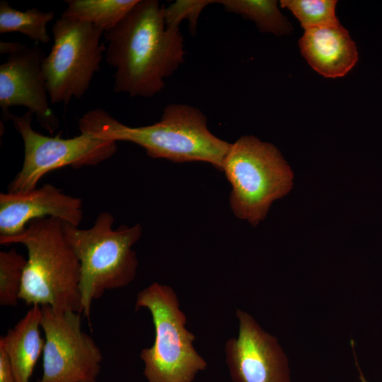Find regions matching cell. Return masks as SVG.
I'll list each match as a JSON object with an SVG mask.
<instances>
[{
  "instance_id": "23",
  "label": "cell",
  "mask_w": 382,
  "mask_h": 382,
  "mask_svg": "<svg viewBox=\"0 0 382 382\" xmlns=\"http://www.w3.org/2000/svg\"><path fill=\"white\" fill-rule=\"evenodd\" d=\"M358 369H359V378H360L361 382H369V381L366 379L364 375L363 374L361 370L359 369V366H358Z\"/></svg>"
},
{
  "instance_id": "11",
  "label": "cell",
  "mask_w": 382,
  "mask_h": 382,
  "mask_svg": "<svg viewBox=\"0 0 382 382\" xmlns=\"http://www.w3.org/2000/svg\"><path fill=\"white\" fill-rule=\"evenodd\" d=\"M45 57L38 46L21 47L8 54L0 65V107L2 117L8 120L12 106H24L36 115L41 126L52 133L58 120L49 105L46 80L42 71Z\"/></svg>"
},
{
  "instance_id": "3",
  "label": "cell",
  "mask_w": 382,
  "mask_h": 382,
  "mask_svg": "<svg viewBox=\"0 0 382 382\" xmlns=\"http://www.w3.org/2000/svg\"><path fill=\"white\" fill-rule=\"evenodd\" d=\"M0 243L22 244L27 250L21 300L81 314L80 262L65 238L62 221L33 220L22 233L0 236Z\"/></svg>"
},
{
  "instance_id": "16",
  "label": "cell",
  "mask_w": 382,
  "mask_h": 382,
  "mask_svg": "<svg viewBox=\"0 0 382 382\" xmlns=\"http://www.w3.org/2000/svg\"><path fill=\"white\" fill-rule=\"evenodd\" d=\"M224 10L253 21L260 31L281 36L290 33L291 25L274 0H219Z\"/></svg>"
},
{
  "instance_id": "6",
  "label": "cell",
  "mask_w": 382,
  "mask_h": 382,
  "mask_svg": "<svg viewBox=\"0 0 382 382\" xmlns=\"http://www.w3.org/2000/svg\"><path fill=\"white\" fill-rule=\"evenodd\" d=\"M222 172L231 185V209L253 226L263 220L272 203L292 187V171L280 152L254 136H243L231 144Z\"/></svg>"
},
{
  "instance_id": "5",
  "label": "cell",
  "mask_w": 382,
  "mask_h": 382,
  "mask_svg": "<svg viewBox=\"0 0 382 382\" xmlns=\"http://www.w3.org/2000/svg\"><path fill=\"white\" fill-rule=\"evenodd\" d=\"M142 308L151 313L155 330L153 345L140 353L147 381L192 382L207 364L193 347L195 336L186 328L174 290L152 283L137 295L135 310Z\"/></svg>"
},
{
  "instance_id": "4",
  "label": "cell",
  "mask_w": 382,
  "mask_h": 382,
  "mask_svg": "<svg viewBox=\"0 0 382 382\" xmlns=\"http://www.w3.org/2000/svg\"><path fill=\"white\" fill-rule=\"evenodd\" d=\"M113 224L108 212L100 213L89 228L64 223L65 238L80 262L81 314L88 320L93 301L127 286L137 274L139 262L132 246L141 236V226L114 228Z\"/></svg>"
},
{
  "instance_id": "18",
  "label": "cell",
  "mask_w": 382,
  "mask_h": 382,
  "mask_svg": "<svg viewBox=\"0 0 382 382\" xmlns=\"http://www.w3.org/2000/svg\"><path fill=\"white\" fill-rule=\"evenodd\" d=\"M336 4L334 0L280 1L281 6L290 10L305 30L340 25L335 15Z\"/></svg>"
},
{
  "instance_id": "19",
  "label": "cell",
  "mask_w": 382,
  "mask_h": 382,
  "mask_svg": "<svg viewBox=\"0 0 382 382\" xmlns=\"http://www.w3.org/2000/svg\"><path fill=\"white\" fill-rule=\"evenodd\" d=\"M27 258L12 248L0 252V305L15 306L20 299Z\"/></svg>"
},
{
  "instance_id": "10",
  "label": "cell",
  "mask_w": 382,
  "mask_h": 382,
  "mask_svg": "<svg viewBox=\"0 0 382 382\" xmlns=\"http://www.w3.org/2000/svg\"><path fill=\"white\" fill-rule=\"evenodd\" d=\"M237 337L224 346L226 363L233 382H290L286 354L277 338L265 332L249 313L238 309Z\"/></svg>"
},
{
  "instance_id": "21",
  "label": "cell",
  "mask_w": 382,
  "mask_h": 382,
  "mask_svg": "<svg viewBox=\"0 0 382 382\" xmlns=\"http://www.w3.org/2000/svg\"><path fill=\"white\" fill-rule=\"evenodd\" d=\"M0 382H17L4 348L0 345Z\"/></svg>"
},
{
  "instance_id": "1",
  "label": "cell",
  "mask_w": 382,
  "mask_h": 382,
  "mask_svg": "<svg viewBox=\"0 0 382 382\" xmlns=\"http://www.w3.org/2000/svg\"><path fill=\"white\" fill-rule=\"evenodd\" d=\"M106 62L114 68L113 91L149 98L161 92L165 79L184 62L183 37L166 26L163 6L139 0L115 28L104 33Z\"/></svg>"
},
{
  "instance_id": "12",
  "label": "cell",
  "mask_w": 382,
  "mask_h": 382,
  "mask_svg": "<svg viewBox=\"0 0 382 382\" xmlns=\"http://www.w3.org/2000/svg\"><path fill=\"white\" fill-rule=\"evenodd\" d=\"M83 202L52 184L23 192L0 194V236L22 233L33 220L52 217L79 227Z\"/></svg>"
},
{
  "instance_id": "14",
  "label": "cell",
  "mask_w": 382,
  "mask_h": 382,
  "mask_svg": "<svg viewBox=\"0 0 382 382\" xmlns=\"http://www.w3.org/2000/svg\"><path fill=\"white\" fill-rule=\"evenodd\" d=\"M41 306H32L6 335L0 338L10 360L17 382H29L45 347L40 334Z\"/></svg>"
},
{
  "instance_id": "7",
  "label": "cell",
  "mask_w": 382,
  "mask_h": 382,
  "mask_svg": "<svg viewBox=\"0 0 382 382\" xmlns=\"http://www.w3.org/2000/svg\"><path fill=\"white\" fill-rule=\"evenodd\" d=\"M34 113H11L8 120L21 136L24 159L21 169L8 186L9 192L33 190L47 173L65 167L79 168L96 166L111 158L117 151V141L100 138L86 131L72 138L45 136L32 127Z\"/></svg>"
},
{
  "instance_id": "20",
  "label": "cell",
  "mask_w": 382,
  "mask_h": 382,
  "mask_svg": "<svg viewBox=\"0 0 382 382\" xmlns=\"http://www.w3.org/2000/svg\"><path fill=\"white\" fill-rule=\"evenodd\" d=\"M216 3L212 0H178L163 6V16L167 27L179 28L183 21L187 20L190 32L195 33L199 17L209 5Z\"/></svg>"
},
{
  "instance_id": "2",
  "label": "cell",
  "mask_w": 382,
  "mask_h": 382,
  "mask_svg": "<svg viewBox=\"0 0 382 382\" xmlns=\"http://www.w3.org/2000/svg\"><path fill=\"white\" fill-rule=\"evenodd\" d=\"M79 129L100 138L134 143L151 158L204 162L220 171L231 146L211 132L202 110L185 103L167 105L158 122L137 127L121 123L104 110H91L81 117Z\"/></svg>"
},
{
  "instance_id": "17",
  "label": "cell",
  "mask_w": 382,
  "mask_h": 382,
  "mask_svg": "<svg viewBox=\"0 0 382 382\" xmlns=\"http://www.w3.org/2000/svg\"><path fill=\"white\" fill-rule=\"evenodd\" d=\"M53 11H41L37 8L25 11L11 7L5 0L0 1V33L18 32L35 42L51 41L47 25L54 18Z\"/></svg>"
},
{
  "instance_id": "15",
  "label": "cell",
  "mask_w": 382,
  "mask_h": 382,
  "mask_svg": "<svg viewBox=\"0 0 382 382\" xmlns=\"http://www.w3.org/2000/svg\"><path fill=\"white\" fill-rule=\"evenodd\" d=\"M139 0H66L61 16L87 23L104 33L115 28Z\"/></svg>"
},
{
  "instance_id": "9",
  "label": "cell",
  "mask_w": 382,
  "mask_h": 382,
  "mask_svg": "<svg viewBox=\"0 0 382 382\" xmlns=\"http://www.w3.org/2000/svg\"><path fill=\"white\" fill-rule=\"evenodd\" d=\"M45 335L40 382H97L103 355L81 329V313L41 306Z\"/></svg>"
},
{
  "instance_id": "8",
  "label": "cell",
  "mask_w": 382,
  "mask_h": 382,
  "mask_svg": "<svg viewBox=\"0 0 382 382\" xmlns=\"http://www.w3.org/2000/svg\"><path fill=\"white\" fill-rule=\"evenodd\" d=\"M104 32L91 24L61 16L52 25L54 43L42 62L51 103L66 105L81 98L100 69L106 50Z\"/></svg>"
},
{
  "instance_id": "22",
  "label": "cell",
  "mask_w": 382,
  "mask_h": 382,
  "mask_svg": "<svg viewBox=\"0 0 382 382\" xmlns=\"http://www.w3.org/2000/svg\"><path fill=\"white\" fill-rule=\"evenodd\" d=\"M23 43L20 42H0L1 54H11L21 47Z\"/></svg>"
},
{
  "instance_id": "13",
  "label": "cell",
  "mask_w": 382,
  "mask_h": 382,
  "mask_svg": "<svg viewBox=\"0 0 382 382\" xmlns=\"http://www.w3.org/2000/svg\"><path fill=\"white\" fill-rule=\"evenodd\" d=\"M299 45L309 65L325 77L345 76L358 60L357 46L340 24L306 30Z\"/></svg>"
}]
</instances>
